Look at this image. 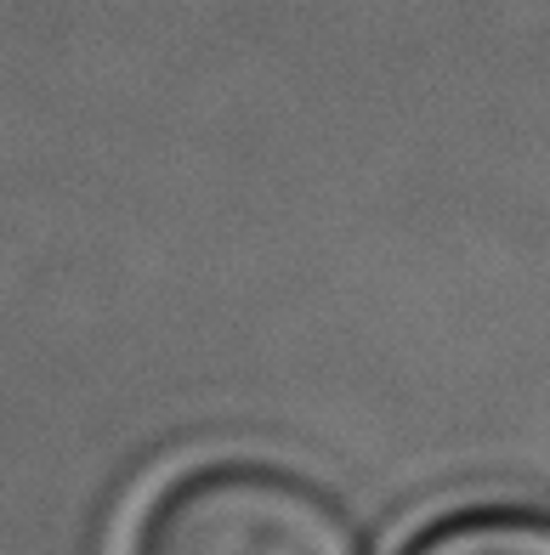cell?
<instances>
[{"mask_svg": "<svg viewBox=\"0 0 550 555\" xmlns=\"http://www.w3.org/2000/svg\"><path fill=\"white\" fill-rule=\"evenodd\" d=\"M131 555H363V533L307 476L221 460L159 488Z\"/></svg>", "mask_w": 550, "mask_h": 555, "instance_id": "obj_1", "label": "cell"}, {"mask_svg": "<svg viewBox=\"0 0 550 555\" xmlns=\"http://www.w3.org/2000/svg\"><path fill=\"white\" fill-rule=\"evenodd\" d=\"M404 555H550V516L534 511H477L420 533Z\"/></svg>", "mask_w": 550, "mask_h": 555, "instance_id": "obj_2", "label": "cell"}]
</instances>
